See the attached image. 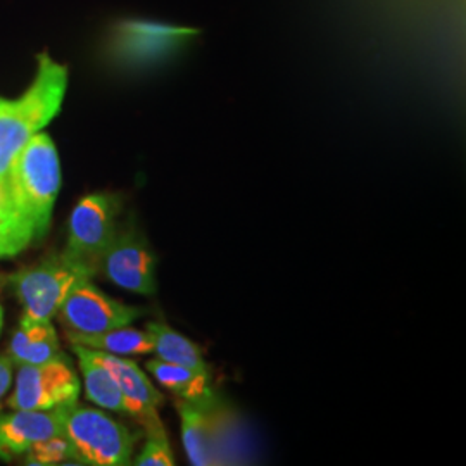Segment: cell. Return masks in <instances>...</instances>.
<instances>
[{"instance_id":"cell-1","label":"cell","mask_w":466,"mask_h":466,"mask_svg":"<svg viewBox=\"0 0 466 466\" xmlns=\"http://www.w3.org/2000/svg\"><path fill=\"white\" fill-rule=\"evenodd\" d=\"M66 90L67 67L42 52L30 86L16 99L0 97V175L17 152L59 115Z\"/></svg>"},{"instance_id":"cell-15","label":"cell","mask_w":466,"mask_h":466,"mask_svg":"<svg viewBox=\"0 0 466 466\" xmlns=\"http://www.w3.org/2000/svg\"><path fill=\"white\" fill-rule=\"evenodd\" d=\"M36 242L34 227L23 215L5 175H0V259H9Z\"/></svg>"},{"instance_id":"cell-17","label":"cell","mask_w":466,"mask_h":466,"mask_svg":"<svg viewBox=\"0 0 466 466\" xmlns=\"http://www.w3.org/2000/svg\"><path fill=\"white\" fill-rule=\"evenodd\" d=\"M66 337L71 344H78L88 350H102L116 356H140L154 352V344L150 340L149 333L130 329V325L94 335L66 333Z\"/></svg>"},{"instance_id":"cell-12","label":"cell","mask_w":466,"mask_h":466,"mask_svg":"<svg viewBox=\"0 0 466 466\" xmlns=\"http://www.w3.org/2000/svg\"><path fill=\"white\" fill-rule=\"evenodd\" d=\"M215 404H196L177 398V410L182 420V441L188 461L192 465H215V454L211 444Z\"/></svg>"},{"instance_id":"cell-4","label":"cell","mask_w":466,"mask_h":466,"mask_svg":"<svg viewBox=\"0 0 466 466\" xmlns=\"http://www.w3.org/2000/svg\"><path fill=\"white\" fill-rule=\"evenodd\" d=\"M82 279H94L86 269L69 261L63 252L50 254L34 267L19 269L7 277L23 306V318L50 321L61 304Z\"/></svg>"},{"instance_id":"cell-11","label":"cell","mask_w":466,"mask_h":466,"mask_svg":"<svg viewBox=\"0 0 466 466\" xmlns=\"http://www.w3.org/2000/svg\"><path fill=\"white\" fill-rule=\"evenodd\" d=\"M7 354L17 365H42L67 360L50 321H32L23 317L13 333Z\"/></svg>"},{"instance_id":"cell-10","label":"cell","mask_w":466,"mask_h":466,"mask_svg":"<svg viewBox=\"0 0 466 466\" xmlns=\"http://www.w3.org/2000/svg\"><path fill=\"white\" fill-rule=\"evenodd\" d=\"M63 433V406L54 410H13L0 413V460L25 456L36 442Z\"/></svg>"},{"instance_id":"cell-21","label":"cell","mask_w":466,"mask_h":466,"mask_svg":"<svg viewBox=\"0 0 466 466\" xmlns=\"http://www.w3.org/2000/svg\"><path fill=\"white\" fill-rule=\"evenodd\" d=\"M5 283H7V277H5V275H0V290L4 289Z\"/></svg>"},{"instance_id":"cell-2","label":"cell","mask_w":466,"mask_h":466,"mask_svg":"<svg viewBox=\"0 0 466 466\" xmlns=\"http://www.w3.org/2000/svg\"><path fill=\"white\" fill-rule=\"evenodd\" d=\"M4 175L19 209L34 227L36 242H40L49 232L54 204L61 190V161L49 135H35Z\"/></svg>"},{"instance_id":"cell-16","label":"cell","mask_w":466,"mask_h":466,"mask_svg":"<svg viewBox=\"0 0 466 466\" xmlns=\"http://www.w3.org/2000/svg\"><path fill=\"white\" fill-rule=\"evenodd\" d=\"M146 332L149 333L150 340L154 344V354L157 360L209 375L199 346L188 340L185 335L157 321L147 323Z\"/></svg>"},{"instance_id":"cell-19","label":"cell","mask_w":466,"mask_h":466,"mask_svg":"<svg viewBox=\"0 0 466 466\" xmlns=\"http://www.w3.org/2000/svg\"><path fill=\"white\" fill-rule=\"evenodd\" d=\"M147 439L144 444V450L135 458L134 465L137 466H173L175 456L169 448L167 431L165 427H156L146 432Z\"/></svg>"},{"instance_id":"cell-3","label":"cell","mask_w":466,"mask_h":466,"mask_svg":"<svg viewBox=\"0 0 466 466\" xmlns=\"http://www.w3.org/2000/svg\"><path fill=\"white\" fill-rule=\"evenodd\" d=\"M63 433L80 463L92 466L130 465L140 437L104 411L82 408L78 402L63 406Z\"/></svg>"},{"instance_id":"cell-18","label":"cell","mask_w":466,"mask_h":466,"mask_svg":"<svg viewBox=\"0 0 466 466\" xmlns=\"http://www.w3.org/2000/svg\"><path fill=\"white\" fill-rule=\"evenodd\" d=\"M67 460H78V454L65 433L36 442L32 450L25 454V465L52 466L66 463Z\"/></svg>"},{"instance_id":"cell-7","label":"cell","mask_w":466,"mask_h":466,"mask_svg":"<svg viewBox=\"0 0 466 466\" xmlns=\"http://www.w3.org/2000/svg\"><path fill=\"white\" fill-rule=\"evenodd\" d=\"M82 383L71 367V360L42 365H21L16 387L4 402L11 410H54L78 402Z\"/></svg>"},{"instance_id":"cell-5","label":"cell","mask_w":466,"mask_h":466,"mask_svg":"<svg viewBox=\"0 0 466 466\" xmlns=\"http://www.w3.org/2000/svg\"><path fill=\"white\" fill-rule=\"evenodd\" d=\"M121 206L116 196L96 192L80 200L69 217V233L63 254L92 277L99 273L100 259L116 235Z\"/></svg>"},{"instance_id":"cell-20","label":"cell","mask_w":466,"mask_h":466,"mask_svg":"<svg viewBox=\"0 0 466 466\" xmlns=\"http://www.w3.org/2000/svg\"><path fill=\"white\" fill-rule=\"evenodd\" d=\"M13 367H15V361L11 360V356L0 354V411L4 406V398L7 396L13 385Z\"/></svg>"},{"instance_id":"cell-22","label":"cell","mask_w":466,"mask_h":466,"mask_svg":"<svg viewBox=\"0 0 466 466\" xmlns=\"http://www.w3.org/2000/svg\"><path fill=\"white\" fill-rule=\"evenodd\" d=\"M2 325H4V308L0 306V332H2Z\"/></svg>"},{"instance_id":"cell-9","label":"cell","mask_w":466,"mask_h":466,"mask_svg":"<svg viewBox=\"0 0 466 466\" xmlns=\"http://www.w3.org/2000/svg\"><path fill=\"white\" fill-rule=\"evenodd\" d=\"M94 356L107 368L111 377L116 380L125 400L127 415H132L135 420H138L146 432L161 427L163 423L159 420L157 410L165 404V398L159 390H156V387L138 365L132 360H127L125 356L107 354L102 350H94Z\"/></svg>"},{"instance_id":"cell-14","label":"cell","mask_w":466,"mask_h":466,"mask_svg":"<svg viewBox=\"0 0 466 466\" xmlns=\"http://www.w3.org/2000/svg\"><path fill=\"white\" fill-rule=\"evenodd\" d=\"M71 346H73L71 350L78 360L80 371L84 375L86 400H92L94 404H97L104 410L127 413L125 400L116 380L111 377L107 368L97 361V358L94 356V350L78 344H71Z\"/></svg>"},{"instance_id":"cell-13","label":"cell","mask_w":466,"mask_h":466,"mask_svg":"<svg viewBox=\"0 0 466 466\" xmlns=\"http://www.w3.org/2000/svg\"><path fill=\"white\" fill-rule=\"evenodd\" d=\"M147 371L150 375L175 394L178 400L196 402V404H215L217 396L211 389V377L199 373L190 368L167 363L163 360L147 361Z\"/></svg>"},{"instance_id":"cell-6","label":"cell","mask_w":466,"mask_h":466,"mask_svg":"<svg viewBox=\"0 0 466 466\" xmlns=\"http://www.w3.org/2000/svg\"><path fill=\"white\" fill-rule=\"evenodd\" d=\"M144 315V309L128 306L104 294L99 287L92 283V279H82L80 282L75 283L57 311L59 321L66 333L82 335H94L119 327H128Z\"/></svg>"},{"instance_id":"cell-8","label":"cell","mask_w":466,"mask_h":466,"mask_svg":"<svg viewBox=\"0 0 466 466\" xmlns=\"http://www.w3.org/2000/svg\"><path fill=\"white\" fill-rule=\"evenodd\" d=\"M99 273L119 289L134 294L154 296L157 290L156 256L134 228H117L100 259Z\"/></svg>"}]
</instances>
